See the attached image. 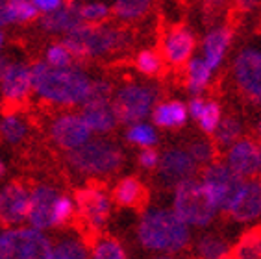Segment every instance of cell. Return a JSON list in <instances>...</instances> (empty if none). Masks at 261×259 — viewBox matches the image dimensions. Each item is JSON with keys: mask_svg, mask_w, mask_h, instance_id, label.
<instances>
[{"mask_svg": "<svg viewBox=\"0 0 261 259\" xmlns=\"http://www.w3.org/2000/svg\"><path fill=\"white\" fill-rule=\"evenodd\" d=\"M84 24V19L80 15V4H63L58 11L50 13V15H43L41 19V26L46 32H69L76 30L78 26Z\"/></svg>", "mask_w": 261, "mask_h": 259, "instance_id": "ffe728a7", "label": "cell"}, {"mask_svg": "<svg viewBox=\"0 0 261 259\" xmlns=\"http://www.w3.org/2000/svg\"><path fill=\"white\" fill-rule=\"evenodd\" d=\"M50 241L34 228H11L0 231V259H50Z\"/></svg>", "mask_w": 261, "mask_h": 259, "instance_id": "8992f818", "label": "cell"}, {"mask_svg": "<svg viewBox=\"0 0 261 259\" xmlns=\"http://www.w3.org/2000/svg\"><path fill=\"white\" fill-rule=\"evenodd\" d=\"M74 204L87 228L100 229L108 222L111 198L100 185H87L84 189H78L74 194Z\"/></svg>", "mask_w": 261, "mask_h": 259, "instance_id": "30bf717a", "label": "cell"}, {"mask_svg": "<svg viewBox=\"0 0 261 259\" xmlns=\"http://www.w3.org/2000/svg\"><path fill=\"white\" fill-rule=\"evenodd\" d=\"M230 217L236 222H252L261 217V179H248L243 185L230 208Z\"/></svg>", "mask_w": 261, "mask_h": 259, "instance_id": "ac0fdd59", "label": "cell"}, {"mask_svg": "<svg viewBox=\"0 0 261 259\" xmlns=\"http://www.w3.org/2000/svg\"><path fill=\"white\" fill-rule=\"evenodd\" d=\"M70 169L87 176H108L122 167L124 154L119 145L108 139H93L67 156Z\"/></svg>", "mask_w": 261, "mask_h": 259, "instance_id": "5b68a950", "label": "cell"}, {"mask_svg": "<svg viewBox=\"0 0 261 259\" xmlns=\"http://www.w3.org/2000/svg\"><path fill=\"white\" fill-rule=\"evenodd\" d=\"M4 43H6V37H4V34H2V30H0V52L4 48Z\"/></svg>", "mask_w": 261, "mask_h": 259, "instance_id": "f6af8a7d", "label": "cell"}, {"mask_svg": "<svg viewBox=\"0 0 261 259\" xmlns=\"http://www.w3.org/2000/svg\"><path fill=\"white\" fill-rule=\"evenodd\" d=\"M200 130L204 134L207 135H215L217 128L219 124L222 122V117H221V106L217 104L215 100H206V104H204V110H202L200 117L196 119Z\"/></svg>", "mask_w": 261, "mask_h": 259, "instance_id": "d6a6232c", "label": "cell"}, {"mask_svg": "<svg viewBox=\"0 0 261 259\" xmlns=\"http://www.w3.org/2000/svg\"><path fill=\"white\" fill-rule=\"evenodd\" d=\"M160 178L167 185H174L178 187L184 182L193 179L196 172V163L191 158V154L184 148H171L161 156L160 161Z\"/></svg>", "mask_w": 261, "mask_h": 259, "instance_id": "9a60e30c", "label": "cell"}, {"mask_svg": "<svg viewBox=\"0 0 261 259\" xmlns=\"http://www.w3.org/2000/svg\"><path fill=\"white\" fill-rule=\"evenodd\" d=\"M34 4L43 15H50V13L58 11L60 8H63V2H61V0H35Z\"/></svg>", "mask_w": 261, "mask_h": 259, "instance_id": "b9f144b4", "label": "cell"}, {"mask_svg": "<svg viewBox=\"0 0 261 259\" xmlns=\"http://www.w3.org/2000/svg\"><path fill=\"white\" fill-rule=\"evenodd\" d=\"M4 163H2V160H0V178H2V174H4Z\"/></svg>", "mask_w": 261, "mask_h": 259, "instance_id": "7dc6e473", "label": "cell"}, {"mask_svg": "<svg viewBox=\"0 0 261 259\" xmlns=\"http://www.w3.org/2000/svg\"><path fill=\"white\" fill-rule=\"evenodd\" d=\"M91 259H128L121 243L111 237H100L93 244Z\"/></svg>", "mask_w": 261, "mask_h": 259, "instance_id": "1f68e13d", "label": "cell"}, {"mask_svg": "<svg viewBox=\"0 0 261 259\" xmlns=\"http://www.w3.org/2000/svg\"><path fill=\"white\" fill-rule=\"evenodd\" d=\"M233 80L246 98L261 106V46H246L236 56Z\"/></svg>", "mask_w": 261, "mask_h": 259, "instance_id": "9c48e42d", "label": "cell"}, {"mask_svg": "<svg viewBox=\"0 0 261 259\" xmlns=\"http://www.w3.org/2000/svg\"><path fill=\"white\" fill-rule=\"evenodd\" d=\"M45 61L50 67L56 69H69V67H74L72 61H74V56L70 54V50L67 48L63 43H52L45 52Z\"/></svg>", "mask_w": 261, "mask_h": 259, "instance_id": "e575fe53", "label": "cell"}, {"mask_svg": "<svg viewBox=\"0 0 261 259\" xmlns=\"http://www.w3.org/2000/svg\"><path fill=\"white\" fill-rule=\"evenodd\" d=\"M32 89H34L32 69L22 61H11L8 72L0 80V93L4 100L10 104H20L28 98Z\"/></svg>", "mask_w": 261, "mask_h": 259, "instance_id": "2e32d148", "label": "cell"}, {"mask_svg": "<svg viewBox=\"0 0 261 259\" xmlns=\"http://www.w3.org/2000/svg\"><path fill=\"white\" fill-rule=\"evenodd\" d=\"M146 198L145 185L134 176L122 178L113 189V200L122 208H139Z\"/></svg>", "mask_w": 261, "mask_h": 259, "instance_id": "603a6c76", "label": "cell"}, {"mask_svg": "<svg viewBox=\"0 0 261 259\" xmlns=\"http://www.w3.org/2000/svg\"><path fill=\"white\" fill-rule=\"evenodd\" d=\"M10 6V15L11 22L13 24H24V22H30L37 17L39 10L35 8L34 2H28V0H10L8 2Z\"/></svg>", "mask_w": 261, "mask_h": 259, "instance_id": "8d00e7d4", "label": "cell"}, {"mask_svg": "<svg viewBox=\"0 0 261 259\" xmlns=\"http://www.w3.org/2000/svg\"><path fill=\"white\" fill-rule=\"evenodd\" d=\"M76 204L74 200H70L67 194H61L58 204H56V211H54V228H60V226L67 224L72 215H74Z\"/></svg>", "mask_w": 261, "mask_h": 259, "instance_id": "ab89813d", "label": "cell"}, {"mask_svg": "<svg viewBox=\"0 0 261 259\" xmlns=\"http://www.w3.org/2000/svg\"><path fill=\"white\" fill-rule=\"evenodd\" d=\"M161 67H163V61H161V56L156 50L145 48L136 56V69L141 74L156 76L161 72Z\"/></svg>", "mask_w": 261, "mask_h": 259, "instance_id": "836d02e7", "label": "cell"}, {"mask_svg": "<svg viewBox=\"0 0 261 259\" xmlns=\"http://www.w3.org/2000/svg\"><path fill=\"white\" fill-rule=\"evenodd\" d=\"M211 72L213 70L207 67V63L204 61V58H193L187 63V89L191 95H200L202 91L210 85Z\"/></svg>", "mask_w": 261, "mask_h": 259, "instance_id": "d4e9b609", "label": "cell"}, {"mask_svg": "<svg viewBox=\"0 0 261 259\" xmlns=\"http://www.w3.org/2000/svg\"><path fill=\"white\" fill-rule=\"evenodd\" d=\"M32 191L22 184H8L0 189V222L4 226H19L28 220Z\"/></svg>", "mask_w": 261, "mask_h": 259, "instance_id": "7c38bea8", "label": "cell"}, {"mask_svg": "<svg viewBox=\"0 0 261 259\" xmlns=\"http://www.w3.org/2000/svg\"><path fill=\"white\" fill-rule=\"evenodd\" d=\"M233 259H261V229L252 228L241 235V239L231 248Z\"/></svg>", "mask_w": 261, "mask_h": 259, "instance_id": "484cf974", "label": "cell"}, {"mask_svg": "<svg viewBox=\"0 0 261 259\" xmlns=\"http://www.w3.org/2000/svg\"><path fill=\"white\" fill-rule=\"evenodd\" d=\"M226 165L237 176L252 178L261 170V145L250 137H243L226 152Z\"/></svg>", "mask_w": 261, "mask_h": 259, "instance_id": "5bb4252c", "label": "cell"}, {"mask_svg": "<svg viewBox=\"0 0 261 259\" xmlns=\"http://www.w3.org/2000/svg\"><path fill=\"white\" fill-rule=\"evenodd\" d=\"M158 91L146 84H126L113 96L117 119L122 124H141L154 111Z\"/></svg>", "mask_w": 261, "mask_h": 259, "instance_id": "52a82bcc", "label": "cell"}, {"mask_svg": "<svg viewBox=\"0 0 261 259\" xmlns=\"http://www.w3.org/2000/svg\"><path fill=\"white\" fill-rule=\"evenodd\" d=\"M152 259H176V257H172V255H156V257Z\"/></svg>", "mask_w": 261, "mask_h": 259, "instance_id": "bcb514c9", "label": "cell"}, {"mask_svg": "<svg viewBox=\"0 0 261 259\" xmlns=\"http://www.w3.org/2000/svg\"><path fill=\"white\" fill-rule=\"evenodd\" d=\"M202 184L210 191L211 198L217 204L219 211H230L233 200L241 193L245 179L241 176H237L226 163L215 161L204 169Z\"/></svg>", "mask_w": 261, "mask_h": 259, "instance_id": "ba28073f", "label": "cell"}, {"mask_svg": "<svg viewBox=\"0 0 261 259\" xmlns=\"http://www.w3.org/2000/svg\"><path fill=\"white\" fill-rule=\"evenodd\" d=\"M189 110L180 100H167L161 102L152 111V120L160 128H181L187 122Z\"/></svg>", "mask_w": 261, "mask_h": 259, "instance_id": "7402d4cb", "label": "cell"}, {"mask_svg": "<svg viewBox=\"0 0 261 259\" xmlns=\"http://www.w3.org/2000/svg\"><path fill=\"white\" fill-rule=\"evenodd\" d=\"M241 134H243V124L236 117H226V119H222V122L219 124L215 132V145L219 148H230L237 143V141L241 139Z\"/></svg>", "mask_w": 261, "mask_h": 259, "instance_id": "83f0119b", "label": "cell"}, {"mask_svg": "<svg viewBox=\"0 0 261 259\" xmlns=\"http://www.w3.org/2000/svg\"><path fill=\"white\" fill-rule=\"evenodd\" d=\"M231 252L230 241L217 234L200 235L195 243V254L198 259H224Z\"/></svg>", "mask_w": 261, "mask_h": 259, "instance_id": "cb8c5ba5", "label": "cell"}, {"mask_svg": "<svg viewBox=\"0 0 261 259\" xmlns=\"http://www.w3.org/2000/svg\"><path fill=\"white\" fill-rule=\"evenodd\" d=\"M160 154H158L154 148H146V150H141L139 152V165L143 167V169H156V167H160Z\"/></svg>", "mask_w": 261, "mask_h": 259, "instance_id": "60d3db41", "label": "cell"}, {"mask_svg": "<svg viewBox=\"0 0 261 259\" xmlns=\"http://www.w3.org/2000/svg\"><path fill=\"white\" fill-rule=\"evenodd\" d=\"M113 85L110 82L106 80H95L93 85H91V91L89 95H87V100L84 106H89V104H110L113 102Z\"/></svg>", "mask_w": 261, "mask_h": 259, "instance_id": "f35d334b", "label": "cell"}, {"mask_svg": "<svg viewBox=\"0 0 261 259\" xmlns=\"http://www.w3.org/2000/svg\"><path fill=\"white\" fill-rule=\"evenodd\" d=\"M231 37H233V32L230 26H217L207 32V35L204 37V43H202L204 56L202 58L211 70H215L222 63L226 50L231 45Z\"/></svg>", "mask_w": 261, "mask_h": 259, "instance_id": "d6986e66", "label": "cell"}, {"mask_svg": "<svg viewBox=\"0 0 261 259\" xmlns=\"http://www.w3.org/2000/svg\"><path fill=\"white\" fill-rule=\"evenodd\" d=\"M196 46L195 34H193L187 26H174L167 32L163 37V58L174 67H181V65L189 63L193 60V50Z\"/></svg>", "mask_w": 261, "mask_h": 259, "instance_id": "e0dca14e", "label": "cell"}, {"mask_svg": "<svg viewBox=\"0 0 261 259\" xmlns=\"http://www.w3.org/2000/svg\"><path fill=\"white\" fill-rule=\"evenodd\" d=\"M257 134H259V139H261V119H259V122H257Z\"/></svg>", "mask_w": 261, "mask_h": 259, "instance_id": "c3c4849f", "label": "cell"}, {"mask_svg": "<svg viewBox=\"0 0 261 259\" xmlns=\"http://www.w3.org/2000/svg\"><path fill=\"white\" fill-rule=\"evenodd\" d=\"M8 24H13V22H11V15H10V6H8V2L0 0V28Z\"/></svg>", "mask_w": 261, "mask_h": 259, "instance_id": "7bdbcfd3", "label": "cell"}, {"mask_svg": "<svg viewBox=\"0 0 261 259\" xmlns=\"http://www.w3.org/2000/svg\"><path fill=\"white\" fill-rule=\"evenodd\" d=\"M91 128L86 124L82 115L63 113L56 117L50 124V137L63 150H78L91 141Z\"/></svg>", "mask_w": 261, "mask_h": 259, "instance_id": "8fae6325", "label": "cell"}, {"mask_svg": "<svg viewBox=\"0 0 261 259\" xmlns=\"http://www.w3.org/2000/svg\"><path fill=\"white\" fill-rule=\"evenodd\" d=\"M28 134V126L19 115H6L0 119V137L10 143V145H17L24 139Z\"/></svg>", "mask_w": 261, "mask_h": 259, "instance_id": "f1b7e54d", "label": "cell"}, {"mask_svg": "<svg viewBox=\"0 0 261 259\" xmlns=\"http://www.w3.org/2000/svg\"><path fill=\"white\" fill-rule=\"evenodd\" d=\"M126 139L130 141L132 145L141 146L143 150L154 148L158 143V132L154 126L141 122V124H134L126 132Z\"/></svg>", "mask_w": 261, "mask_h": 259, "instance_id": "4dcf8cb0", "label": "cell"}, {"mask_svg": "<svg viewBox=\"0 0 261 259\" xmlns=\"http://www.w3.org/2000/svg\"><path fill=\"white\" fill-rule=\"evenodd\" d=\"M137 239L146 250L176 254L191 241V231L178 215L167 208H150L143 213L137 226Z\"/></svg>", "mask_w": 261, "mask_h": 259, "instance_id": "7a4b0ae2", "label": "cell"}, {"mask_svg": "<svg viewBox=\"0 0 261 259\" xmlns=\"http://www.w3.org/2000/svg\"><path fill=\"white\" fill-rule=\"evenodd\" d=\"M82 117L86 120V124L91 128V132H96V134H108L119 122L115 108H113V102H110V104L84 106Z\"/></svg>", "mask_w": 261, "mask_h": 259, "instance_id": "44dd1931", "label": "cell"}, {"mask_svg": "<svg viewBox=\"0 0 261 259\" xmlns=\"http://www.w3.org/2000/svg\"><path fill=\"white\" fill-rule=\"evenodd\" d=\"M34 91L46 102L60 106L86 104L91 91L89 76L78 67L56 69L46 61H37L32 67Z\"/></svg>", "mask_w": 261, "mask_h": 259, "instance_id": "6da1fadb", "label": "cell"}, {"mask_svg": "<svg viewBox=\"0 0 261 259\" xmlns=\"http://www.w3.org/2000/svg\"><path fill=\"white\" fill-rule=\"evenodd\" d=\"M191 158L195 160L196 165H211L215 163V156H217V145H213L211 141L207 139H196L189 145L187 150Z\"/></svg>", "mask_w": 261, "mask_h": 259, "instance_id": "d590c367", "label": "cell"}, {"mask_svg": "<svg viewBox=\"0 0 261 259\" xmlns=\"http://www.w3.org/2000/svg\"><path fill=\"white\" fill-rule=\"evenodd\" d=\"M11 61L8 60V58H4V56H0V80L4 78V74L8 72V69H10Z\"/></svg>", "mask_w": 261, "mask_h": 259, "instance_id": "ee69618b", "label": "cell"}, {"mask_svg": "<svg viewBox=\"0 0 261 259\" xmlns=\"http://www.w3.org/2000/svg\"><path fill=\"white\" fill-rule=\"evenodd\" d=\"M130 43L132 35L121 28L87 22L69 32L63 39V45L74 58H102L111 52L128 48Z\"/></svg>", "mask_w": 261, "mask_h": 259, "instance_id": "3957f363", "label": "cell"}, {"mask_svg": "<svg viewBox=\"0 0 261 259\" xmlns=\"http://www.w3.org/2000/svg\"><path fill=\"white\" fill-rule=\"evenodd\" d=\"M111 13V8L104 2H87L80 4V15L87 24H102Z\"/></svg>", "mask_w": 261, "mask_h": 259, "instance_id": "74e56055", "label": "cell"}, {"mask_svg": "<svg viewBox=\"0 0 261 259\" xmlns=\"http://www.w3.org/2000/svg\"><path fill=\"white\" fill-rule=\"evenodd\" d=\"M61 193L50 185H37L32 191L30 213H28V222L34 229L43 231V229L54 228V211L56 204L60 200Z\"/></svg>", "mask_w": 261, "mask_h": 259, "instance_id": "4fadbf2b", "label": "cell"}, {"mask_svg": "<svg viewBox=\"0 0 261 259\" xmlns=\"http://www.w3.org/2000/svg\"><path fill=\"white\" fill-rule=\"evenodd\" d=\"M50 259H91L86 243L78 237H63L52 248Z\"/></svg>", "mask_w": 261, "mask_h": 259, "instance_id": "4316f807", "label": "cell"}, {"mask_svg": "<svg viewBox=\"0 0 261 259\" xmlns=\"http://www.w3.org/2000/svg\"><path fill=\"white\" fill-rule=\"evenodd\" d=\"M172 211L187 226L204 228L213 222L215 215L219 213V208L211 198L206 185L196 179H189L174 187Z\"/></svg>", "mask_w": 261, "mask_h": 259, "instance_id": "277c9868", "label": "cell"}, {"mask_svg": "<svg viewBox=\"0 0 261 259\" xmlns=\"http://www.w3.org/2000/svg\"><path fill=\"white\" fill-rule=\"evenodd\" d=\"M150 6L152 4L146 0H119L113 4L111 11L121 20H137L150 11Z\"/></svg>", "mask_w": 261, "mask_h": 259, "instance_id": "f546056e", "label": "cell"}, {"mask_svg": "<svg viewBox=\"0 0 261 259\" xmlns=\"http://www.w3.org/2000/svg\"><path fill=\"white\" fill-rule=\"evenodd\" d=\"M224 259H233V257H231V255H228V257H224Z\"/></svg>", "mask_w": 261, "mask_h": 259, "instance_id": "681fc988", "label": "cell"}]
</instances>
